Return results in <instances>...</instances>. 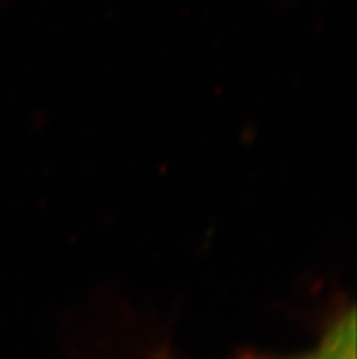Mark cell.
<instances>
[{"label": "cell", "mask_w": 357, "mask_h": 359, "mask_svg": "<svg viewBox=\"0 0 357 359\" xmlns=\"http://www.w3.org/2000/svg\"><path fill=\"white\" fill-rule=\"evenodd\" d=\"M155 359H172L159 355ZM250 359H276V358H250ZM279 359H356V318L350 309L346 314H339L326 328L319 345L307 354Z\"/></svg>", "instance_id": "1"}]
</instances>
